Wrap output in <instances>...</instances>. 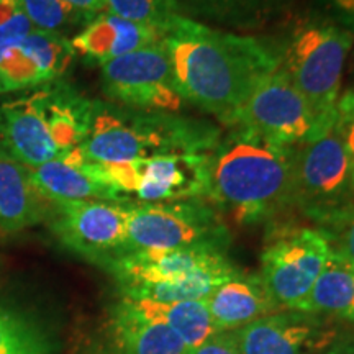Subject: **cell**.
I'll return each mask as SVG.
<instances>
[{
    "mask_svg": "<svg viewBox=\"0 0 354 354\" xmlns=\"http://www.w3.org/2000/svg\"><path fill=\"white\" fill-rule=\"evenodd\" d=\"M179 95L232 127L259 81L279 68L274 44L180 15L162 35Z\"/></svg>",
    "mask_w": 354,
    "mask_h": 354,
    "instance_id": "obj_1",
    "label": "cell"
},
{
    "mask_svg": "<svg viewBox=\"0 0 354 354\" xmlns=\"http://www.w3.org/2000/svg\"><path fill=\"white\" fill-rule=\"evenodd\" d=\"M295 148L233 125L209 153V201L240 223L272 220L294 207Z\"/></svg>",
    "mask_w": 354,
    "mask_h": 354,
    "instance_id": "obj_2",
    "label": "cell"
},
{
    "mask_svg": "<svg viewBox=\"0 0 354 354\" xmlns=\"http://www.w3.org/2000/svg\"><path fill=\"white\" fill-rule=\"evenodd\" d=\"M92 110L63 79L0 102V159L35 169L66 156L86 140Z\"/></svg>",
    "mask_w": 354,
    "mask_h": 354,
    "instance_id": "obj_3",
    "label": "cell"
},
{
    "mask_svg": "<svg viewBox=\"0 0 354 354\" xmlns=\"http://www.w3.org/2000/svg\"><path fill=\"white\" fill-rule=\"evenodd\" d=\"M221 130L183 113L136 110L94 100L91 128L79 146L97 165H118L167 154L210 153Z\"/></svg>",
    "mask_w": 354,
    "mask_h": 354,
    "instance_id": "obj_4",
    "label": "cell"
},
{
    "mask_svg": "<svg viewBox=\"0 0 354 354\" xmlns=\"http://www.w3.org/2000/svg\"><path fill=\"white\" fill-rule=\"evenodd\" d=\"M354 37L323 17L300 20L276 48L279 66L307 100L320 128L335 120Z\"/></svg>",
    "mask_w": 354,
    "mask_h": 354,
    "instance_id": "obj_5",
    "label": "cell"
},
{
    "mask_svg": "<svg viewBox=\"0 0 354 354\" xmlns=\"http://www.w3.org/2000/svg\"><path fill=\"white\" fill-rule=\"evenodd\" d=\"M128 251L207 248L227 251L230 233L220 210L205 198L127 202Z\"/></svg>",
    "mask_w": 354,
    "mask_h": 354,
    "instance_id": "obj_6",
    "label": "cell"
},
{
    "mask_svg": "<svg viewBox=\"0 0 354 354\" xmlns=\"http://www.w3.org/2000/svg\"><path fill=\"white\" fill-rule=\"evenodd\" d=\"M354 205V174L335 120L295 148L297 207L323 228Z\"/></svg>",
    "mask_w": 354,
    "mask_h": 354,
    "instance_id": "obj_7",
    "label": "cell"
},
{
    "mask_svg": "<svg viewBox=\"0 0 354 354\" xmlns=\"http://www.w3.org/2000/svg\"><path fill=\"white\" fill-rule=\"evenodd\" d=\"M331 254L320 228L279 230L261 253L259 281L281 310H299Z\"/></svg>",
    "mask_w": 354,
    "mask_h": 354,
    "instance_id": "obj_8",
    "label": "cell"
},
{
    "mask_svg": "<svg viewBox=\"0 0 354 354\" xmlns=\"http://www.w3.org/2000/svg\"><path fill=\"white\" fill-rule=\"evenodd\" d=\"M102 166L110 184L125 198L136 196L143 203L209 201V153L167 154Z\"/></svg>",
    "mask_w": 354,
    "mask_h": 354,
    "instance_id": "obj_9",
    "label": "cell"
},
{
    "mask_svg": "<svg viewBox=\"0 0 354 354\" xmlns=\"http://www.w3.org/2000/svg\"><path fill=\"white\" fill-rule=\"evenodd\" d=\"M100 79L102 91L112 104L171 113H179L184 107L162 39L102 64Z\"/></svg>",
    "mask_w": 354,
    "mask_h": 354,
    "instance_id": "obj_10",
    "label": "cell"
},
{
    "mask_svg": "<svg viewBox=\"0 0 354 354\" xmlns=\"http://www.w3.org/2000/svg\"><path fill=\"white\" fill-rule=\"evenodd\" d=\"M51 228L68 250L105 268L127 253V202H50Z\"/></svg>",
    "mask_w": 354,
    "mask_h": 354,
    "instance_id": "obj_11",
    "label": "cell"
},
{
    "mask_svg": "<svg viewBox=\"0 0 354 354\" xmlns=\"http://www.w3.org/2000/svg\"><path fill=\"white\" fill-rule=\"evenodd\" d=\"M233 125L246 127L266 138L289 146L302 145L325 130L318 127L307 100L281 66L261 79Z\"/></svg>",
    "mask_w": 354,
    "mask_h": 354,
    "instance_id": "obj_12",
    "label": "cell"
},
{
    "mask_svg": "<svg viewBox=\"0 0 354 354\" xmlns=\"http://www.w3.org/2000/svg\"><path fill=\"white\" fill-rule=\"evenodd\" d=\"M76 53L64 35L33 30L0 46V95L61 81Z\"/></svg>",
    "mask_w": 354,
    "mask_h": 354,
    "instance_id": "obj_13",
    "label": "cell"
},
{
    "mask_svg": "<svg viewBox=\"0 0 354 354\" xmlns=\"http://www.w3.org/2000/svg\"><path fill=\"white\" fill-rule=\"evenodd\" d=\"M241 354H323L335 331L323 317L281 310L232 331Z\"/></svg>",
    "mask_w": 354,
    "mask_h": 354,
    "instance_id": "obj_14",
    "label": "cell"
},
{
    "mask_svg": "<svg viewBox=\"0 0 354 354\" xmlns=\"http://www.w3.org/2000/svg\"><path fill=\"white\" fill-rule=\"evenodd\" d=\"M233 264L227 251L207 248L180 250H136L127 251L105 266L117 277L120 287L149 282H166L209 269Z\"/></svg>",
    "mask_w": 354,
    "mask_h": 354,
    "instance_id": "obj_15",
    "label": "cell"
},
{
    "mask_svg": "<svg viewBox=\"0 0 354 354\" xmlns=\"http://www.w3.org/2000/svg\"><path fill=\"white\" fill-rule=\"evenodd\" d=\"M33 187L44 201L128 202L110 184L102 165L88 161L79 148L66 156L28 169Z\"/></svg>",
    "mask_w": 354,
    "mask_h": 354,
    "instance_id": "obj_16",
    "label": "cell"
},
{
    "mask_svg": "<svg viewBox=\"0 0 354 354\" xmlns=\"http://www.w3.org/2000/svg\"><path fill=\"white\" fill-rule=\"evenodd\" d=\"M100 354H187L190 348L165 323L141 315L125 299L115 305Z\"/></svg>",
    "mask_w": 354,
    "mask_h": 354,
    "instance_id": "obj_17",
    "label": "cell"
},
{
    "mask_svg": "<svg viewBox=\"0 0 354 354\" xmlns=\"http://www.w3.org/2000/svg\"><path fill=\"white\" fill-rule=\"evenodd\" d=\"M161 39L162 33L153 26L135 24L113 13L104 12L88 21L71 39V44L76 55L102 66L128 53L156 44Z\"/></svg>",
    "mask_w": 354,
    "mask_h": 354,
    "instance_id": "obj_18",
    "label": "cell"
},
{
    "mask_svg": "<svg viewBox=\"0 0 354 354\" xmlns=\"http://www.w3.org/2000/svg\"><path fill=\"white\" fill-rule=\"evenodd\" d=\"M205 304L220 333L240 330L259 318L281 312L259 277L241 272L216 287Z\"/></svg>",
    "mask_w": 354,
    "mask_h": 354,
    "instance_id": "obj_19",
    "label": "cell"
},
{
    "mask_svg": "<svg viewBox=\"0 0 354 354\" xmlns=\"http://www.w3.org/2000/svg\"><path fill=\"white\" fill-rule=\"evenodd\" d=\"M189 19L221 30H254L277 19L295 0H177Z\"/></svg>",
    "mask_w": 354,
    "mask_h": 354,
    "instance_id": "obj_20",
    "label": "cell"
},
{
    "mask_svg": "<svg viewBox=\"0 0 354 354\" xmlns=\"http://www.w3.org/2000/svg\"><path fill=\"white\" fill-rule=\"evenodd\" d=\"M50 212V202L37 192L28 167L0 159V233L33 227Z\"/></svg>",
    "mask_w": 354,
    "mask_h": 354,
    "instance_id": "obj_21",
    "label": "cell"
},
{
    "mask_svg": "<svg viewBox=\"0 0 354 354\" xmlns=\"http://www.w3.org/2000/svg\"><path fill=\"white\" fill-rule=\"evenodd\" d=\"M299 312L354 322V268L333 248Z\"/></svg>",
    "mask_w": 354,
    "mask_h": 354,
    "instance_id": "obj_22",
    "label": "cell"
},
{
    "mask_svg": "<svg viewBox=\"0 0 354 354\" xmlns=\"http://www.w3.org/2000/svg\"><path fill=\"white\" fill-rule=\"evenodd\" d=\"M125 299V297H122ZM141 315L165 323L176 331L184 343L192 349L220 333L212 322L205 300L194 302H149V300L125 299Z\"/></svg>",
    "mask_w": 354,
    "mask_h": 354,
    "instance_id": "obj_23",
    "label": "cell"
},
{
    "mask_svg": "<svg viewBox=\"0 0 354 354\" xmlns=\"http://www.w3.org/2000/svg\"><path fill=\"white\" fill-rule=\"evenodd\" d=\"M240 271L233 264L227 268L209 269L190 276L166 282L133 284L122 287L125 299L149 300V302H194L207 300L216 287L238 276Z\"/></svg>",
    "mask_w": 354,
    "mask_h": 354,
    "instance_id": "obj_24",
    "label": "cell"
},
{
    "mask_svg": "<svg viewBox=\"0 0 354 354\" xmlns=\"http://www.w3.org/2000/svg\"><path fill=\"white\" fill-rule=\"evenodd\" d=\"M105 3L109 13L153 26L162 35L177 17L184 15L177 0H105Z\"/></svg>",
    "mask_w": 354,
    "mask_h": 354,
    "instance_id": "obj_25",
    "label": "cell"
},
{
    "mask_svg": "<svg viewBox=\"0 0 354 354\" xmlns=\"http://www.w3.org/2000/svg\"><path fill=\"white\" fill-rule=\"evenodd\" d=\"M21 6L35 30L64 35L69 30L77 26L84 28L88 24L63 0H21Z\"/></svg>",
    "mask_w": 354,
    "mask_h": 354,
    "instance_id": "obj_26",
    "label": "cell"
},
{
    "mask_svg": "<svg viewBox=\"0 0 354 354\" xmlns=\"http://www.w3.org/2000/svg\"><path fill=\"white\" fill-rule=\"evenodd\" d=\"M0 354H50V348L33 326L0 308Z\"/></svg>",
    "mask_w": 354,
    "mask_h": 354,
    "instance_id": "obj_27",
    "label": "cell"
},
{
    "mask_svg": "<svg viewBox=\"0 0 354 354\" xmlns=\"http://www.w3.org/2000/svg\"><path fill=\"white\" fill-rule=\"evenodd\" d=\"M33 25L21 6V0H0V46L17 41L33 32Z\"/></svg>",
    "mask_w": 354,
    "mask_h": 354,
    "instance_id": "obj_28",
    "label": "cell"
},
{
    "mask_svg": "<svg viewBox=\"0 0 354 354\" xmlns=\"http://www.w3.org/2000/svg\"><path fill=\"white\" fill-rule=\"evenodd\" d=\"M320 230L328 236L331 248L354 268V205Z\"/></svg>",
    "mask_w": 354,
    "mask_h": 354,
    "instance_id": "obj_29",
    "label": "cell"
},
{
    "mask_svg": "<svg viewBox=\"0 0 354 354\" xmlns=\"http://www.w3.org/2000/svg\"><path fill=\"white\" fill-rule=\"evenodd\" d=\"M335 127L346 149L354 174V88L339 95L335 112Z\"/></svg>",
    "mask_w": 354,
    "mask_h": 354,
    "instance_id": "obj_30",
    "label": "cell"
},
{
    "mask_svg": "<svg viewBox=\"0 0 354 354\" xmlns=\"http://www.w3.org/2000/svg\"><path fill=\"white\" fill-rule=\"evenodd\" d=\"M318 15L342 26L354 37V0H318Z\"/></svg>",
    "mask_w": 354,
    "mask_h": 354,
    "instance_id": "obj_31",
    "label": "cell"
},
{
    "mask_svg": "<svg viewBox=\"0 0 354 354\" xmlns=\"http://www.w3.org/2000/svg\"><path fill=\"white\" fill-rule=\"evenodd\" d=\"M187 354H241L232 331H223L210 336L207 342L192 348Z\"/></svg>",
    "mask_w": 354,
    "mask_h": 354,
    "instance_id": "obj_32",
    "label": "cell"
},
{
    "mask_svg": "<svg viewBox=\"0 0 354 354\" xmlns=\"http://www.w3.org/2000/svg\"><path fill=\"white\" fill-rule=\"evenodd\" d=\"M63 2L79 15H82L87 21H92L97 15L107 12L105 0H63Z\"/></svg>",
    "mask_w": 354,
    "mask_h": 354,
    "instance_id": "obj_33",
    "label": "cell"
},
{
    "mask_svg": "<svg viewBox=\"0 0 354 354\" xmlns=\"http://www.w3.org/2000/svg\"><path fill=\"white\" fill-rule=\"evenodd\" d=\"M323 354H354V343H348V344H338L333 349H328Z\"/></svg>",
    "mask_w": 354,
    "mask_h": 354,
    "instance_id": "obj_34",
    "label": "cell"
}]
</instances>
